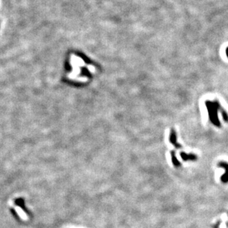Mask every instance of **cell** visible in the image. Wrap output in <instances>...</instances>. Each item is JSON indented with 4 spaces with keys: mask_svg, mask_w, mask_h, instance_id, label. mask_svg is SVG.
Returning <instances> with one entry per match:
<instances>
[{
    "mask_svg": "<svg viewBox=\"0 0 228 228\" xmlns=\"http://www.w3.org/2000/svg\"><path fill=\"white\" fill-rule=\"evenodd\" d=\"M205 105L207 106L211 120L214 123V124L219 126L220 123H219V120L218 119V111L220 110L221 107L219 102L217 100H215L214 102L207 100L205 102Z\"/></svg>",
    "mask_w": 228,
    "mask_h": 228,
    "instance_id": "obj_1",
    "label": "cell"
},
{
    "mask_svg": "<svg viewBox=\"0 0 228 228\" xmlns=\"http://www.w3.org/2000/svg\"><path fill=\"white\" fill-rule=\"evenodd\" d=\"M226 55H227V58H228V47L227 48V49H226Z\"/></svg>",
    "mask_w": 228,
    "mask_h": 228,
    "instance_id": "obj_2",
    "label": "cell"
}]
</instances>
